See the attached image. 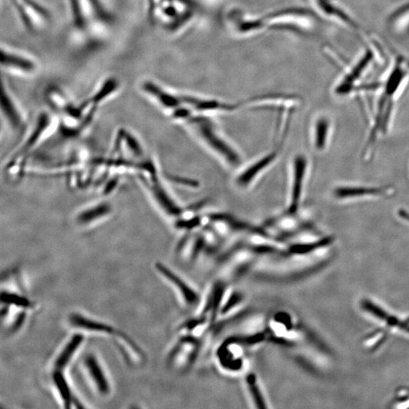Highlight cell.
<instances>
[{"label": "cell", "mask_w": 409, "mask_h": 409, "mask_svg": "<svg viewBox=\"0 0 409 409\" xmlns=\"http://www.w3.org/2000/svg\"><path fill=\"white\" fill-rule=\"evenodd\" d=\"M206 336L197 338L179 335V340L169 354V365L182 372L191 370L204 351Z\"/></svg>", "instance_id": "5b68a950"}, {"label": "cell", "mask_w": 409, "mask_h": 409, "mask_svg": "<svg viewBox=\"0 0 409 409\" xmlns=\"http://www.w3.org/2000/svg\"><path fill=\"white\" fill-rule=\"evenodd\" d=\"M276 156L277 154L274 152V153L267 154V156L253 164L250 168L245 169L238 177V184L239 186H243V188L248 186L255 177L258 176L260 172L271 165Z\"/></svg>", "instance_id": "603a6c76"}, {"label": "cell", "mask_w": 409, "mask_h": 409, "mask_svg": "<svg viewBox=\"0 0 409 409\" xmlns=\"http://www.w3.org/2000/svg\"><path fill=\"white\" fill-rule=\"evenodd\" d=\"M112 211L109 203L102 202L90 206L82 210L76 216V222L81 226L95 225L97 222L107 218Z\"/></svg>", "instance_id": "e0dca14e"}, {"label": "cell", "mask_w": 409, "mask_h": 409, "mask_svg": "<svg viewBox=\"0 0 409 409\" xmlns=\"http://www.w3.org/2000/svg\"><path fill=\"white\" fill-rule=\"evenodd\" d=\"M92 21L104 26H110L115 21V16L102 0H85Z\"/></svg>", "instance_id": "44dd1931"}, {"label": "cell", "mask_w": 409, "mask_h": 409, "mask_svg": "<svg viewBox=\"0 0 409 409\" xmlns=\"http://www.w3.org/2000/svg\"><path fill=\"white\" fill-rule=\"evenodd\" d=\"M193 123L196 124L198 133L208 146L224 156L232 165L236 166L239 164L240 161L238 154L216 132L211 123L201 119L193 120Z\"/></svg>", "instance_id": "9c48e42d"}, {"label": "cell", "mask_w": 409, "mask_h": 409, "mask_svg": "<svg viewBox=\"0 0 409 409\" xmlns=\"http://www.w3.org/2000/svg\"><path fill=\"white\" fill-rule=\"evenodd\" d=\"M391 407L395 408H409V388L401 389L393 397Z\"/></svg>", "instance_id": "83f0119b"}, {"label": "cell", "mask_w": 409, "mask_h": 409, "mask_svg": "<svg viewBox=\"0 0 409 409\" xmlns=\"http://www.w3.org/2000/svg\"><path fill=\"white\" fill-rule=\"evenodd\" d=\"M1 65L8 72L31 75L38 72V63L29 55L2 46Z\"/></svg>", "instance_id": "30bf717a"}, {"label": "cell", "mask_w": 409, "mask_h": 409, "mask_svg": "<svg viewBox=\"0 0 409 409\" xmlns=\"http://www.w3.org/2000/svg\"><path fill=\"white\" fill-rule=\"evenodd\" d=\"M331 131V122L323 116L315 122L314 130V144L319 151L325 149Z\"/></svg>", "instance_id": "cb8c5ba5"}, {"label": "cell", "mask_w": 409, "mask_h": 409, "mask_svg": "<svg viewBox=\"0 0 409 409\" xmlns=\"http://www.w3.org/2000/svg\"><path fill=\"white\" fill-rule=\"evenodd\" d=\"M392 190L388 186L346 185L338 186L334 196L339 201L355 200L365 197L389 196Z\"/></svg>", "instance_id": "5bb4252c"}, {"label": "cell", "mask_w": 409, "mask_h": 409, "mask_svg": "<svg viewBox=\"0 0 409 409\" xmlns=\"http://www.w3.org/2000/svg\"><path fill=\"white\" fill-rule=\"evenodd\" d=\"M1 111L9 127L14 132H18L24 127L26 124L24 114L4 79L1 85Z\"/></svg>", "instance_id": "7c38bea8"}, {"label": "cell", "mask_w": 409, "mask_h": 409, "mask_svg": "<svg viewBox=\"0 0 409 409\" xmlns=\"http://www.w3.org/2000/svg\"><path fill=\"white\" fill-rule=\"evenodd\" d=\"M2 302L6 305L16 306L22 308H30L31 302L25 297L13 293V292H3L1 297Z\"/></svg>", "instance_id": "4316f807"}, {"label": "cell", "mask_w": 409, "mask_h": 409, "mask_svg": "<svg viewBox=\"0 0 409 409\" xmlns=\"http://www.w3.org/2000/svg\"><path fill=\"white\" fill-rule=\"evenodd\" d=\"M171 180L174 182L183 184L186 186H192V188H196V186H197V184L196 183V181H191V180H186V179H179L176 177L172 178Z\"/></svg>", "instance_id": "f1b7e54d"}, {"label": "cell", "mask_w": 409, "mask_h": 409, "mask_svg": "<svg viewBox=\"0 0 409 409\" xmlns=\"http://www.w3.org/2000/svg\"><path fill=\"white\" fill-rule=\"evenodd\" d=\"M308 162L305 156H299L294 164V181L292 188L291 201L289 213H296L301 202L304 181H305Z\"/></svg>", "instance_id": "9a60e30c"}, {"label": "cell", "mask_w": 409, "mask_h": 409, "mask_svg": "<svg viewBox=\"0 0 409 409\" xmlns=\"http://www.w3.org/2000/svg\"><path fill=\"white\" fill-rule=\"evenodd\" d=\"M53 382L66 407H70L73 402V394L61 371H55L53 375Z\"/></svg>", "instance_id": "484cf974"}, {"label": "cell", "mask_w": 409, "mask_h": 409, "mask_svg": "<svg viewBox=\"0 0 409 409\" xmlns=\"http://www.w3.org/2000/svg\"><path fill=\"white\" fill-rule=\"evenodd\" d=\"M379 46H366V52L352 65L346 67L342 77L339 79L334 91L338 96H347L360 87V82L367 75L372 65L381 54Z\"/></svg>", "instance_id": "3957f363"}, {"label": "cell", "mask_w": 409, "mask_h": 409, "mask_svg": "<svg viewBox=\"0 0 409 409\" xmlns=\"http://www.w3.org/2000/svg\"><path fill=\"white\" fill-rule=\"evenodd\" d=\"M309 1H312V0H309Z\"/></svg>", "instance_id": "f546056e"}, {"label": "cell", "mask_w": 409, "mask_h": 409, "mask_svg": "<svg viewBox=\"0 0 409 409\" xmlns=\"http://www.w3.org/2000/svg\"><path fill=\"white\" fill-rule=\"evenodd\" d=\"M85 361L89 376L95 383L98 393L102 395H109L110 384L97 358L93 355H89Z\"/></svg>", "instance_id": "d6986e66"}, {"label": "cell", "mask_w": 409, "mask_h": 409, "mask_svg": "<svg viewBox=\"0 0 409 409\" xmlns=\"http://www.w3.org/2000/svg\"><path fill=\"white\" fill-rule=\"evenodd\" d=\"M156 271L171 285L181 299L183 305L188 309H196L202 295L186 280L169 267L162 263L156 264Z\"/></svg>", "instance_id": "52a82bcc"}, {"label": "cell", "mask_w": 409, "mask_h": 409, "mask_svg": "<svg viewBox=\"0 0 409 409\" xmlns=\"http://www.w3.org/2000/svg\"><path fill=\"white\" fill-rule=\"evenodd\" d=\"M85 341L83 334H76L72 336L63 347L61 353L55 359V371H63L76 354L78 349Z\"/></svg>", "instance_id": "7402d4cb"}, {"label": "cell", "mask_w": 409, "mask_h": 409, "mask_svg": "<svg viewBox=\"0 0 409 409\" xmlns=\"http://www.w3.org/2000/svg\"><path fill=\"white\" fill-rule=\"evenodd\" d=\"M245 300L242 291L228 287L221 303L218 322H230L239 318L244 311Z\"/></svg>", "instance_id": "4fadbf2b"}, {"label": "cell", "mask_w": 409, "mask_h": 409, "mask_svg": "<svg viewBox=\"0 0 409 409\" xmlns=\"http://www.w3.org/2000/svg\"><path fill=\"white\" fill-rule=\"evenodd\" d=\"M245 389H247L250 403L255 408H267V400L263 392L261 383L253 372L245 373Z\"/></svg>", "instance_id": "ffe728a7"}, {"label": "cell", "mask_w": 409, "mask_h": 409, "mask_svg": "<svg viewBox=\"0 0 409 409\" xmlns=\"http://www.w3.org/2000/svg\"><path fill=\"white\" fill-rule=\"evenodd\" d=\"M360 308L371 322L379 327L378 331L390 334L409 336V317L395 312L384 304L371 298H364Z\"/></svg>", "instance_id": "7a4b0ae2"}, {"label": "cell", "mask_w": 409, "mask_h": 409, "mask_svg": "<svg viewBox=\"0 0 409 409\" xmlns=\"http://www.w3.org/2000/svg\"><path fill=\"white\" fill-rule=\"evenodd\" d=\"M53 124L51 116L46 112L41 113L34 127L28 137L24 139V142L18 147V150L11 156L7 163L6 171L10 175H20L26 166L28 159L33 147L41 144V140L48 132Z\"/></svg>", "instance_id": "277c9868"}, {"label": "cell", "mask_w": 409, "mask_h": 409, "mask_svg": "<svg viewBox=\"0 0 409 409\" xmlns=\"http://www.w3.org/2000/svg\"><path fill=\"white\" fill-rule=\"evenodd\" d=\"M249 352L240 334L230 336L218 345L215 351L216 363L225 375L240 376L248 370Z\"/></svg>", "instance_id": "6da1fadb"}, {"label": "cell", "mask_w": 409, "mask_h": 409, "mask_svg": "<svg viewBox=\"0 0 409 409\" xmlns=\"http://www.w3.org/2000/svg\"><path fill=\"white\" fill-rule=\"evenodd\" d=\"M71 322L73 325L78 327V329L89 331L110 333L112 331L110 326L81 317L80 314H73L71 317Z\"/></svg>", "instance_id": "d4e9b609"}, {"label": "cell", "mask_w": 409, "mask_h": 409, "mask_svg": "<svg viewBox=\"0 0 409 409\" xmlns=\"http://www.w3.org/2000/svg\"><path fill=\"white\" fill-rule=\"evenodd\" d=\"M140 89L147 97L158 103L160 107L171 112L182 105L180 95L172 92L153 80H144L140 85Z\"/></svg>", "instance_id": "8fae6325"}, {"label": "cell", "mask_w": 409, "mask_h": 409, "mask_svg": "<svg viewBox=\"0 0 409 409\" xmlns=\"http://www.w3.org/2000/svg\"><path fill=\"white\" fill-rule=\"evenodd\" d=\"M121 83L118 78L111 76L104 79L92 95L85 102L91 107L97 108L119 92Z\"/></svg>", "instance_id": "2e32d148"}, {"label": "cell", "mask_w": 409, "mask_h": 409, "mask_svg": "<svg viewBox=\"0 0 409 409\" xmlns=\"http://www.w3.org/2000/svg\"><path fill=\"white\" fill-rule=\"evenodd\" d=\"M66 1L75 29L81 33L87 32L90 29L92 20L85 0H66Z\"/></svg>", "instance_id": "ac0fdd59"}, {"label": "cell", "mask_w": 409, "mask_h": 409, "mask_svg": "<svg viewBox=\"0 0 409 409\" xmlns=\"http://www.w3.org/2000/svg\"><path fill=\"white\" fill-rule=\"evenodd\" d=\"M228 282L219 277L209 285L196 309L195 315L215 326L219 320L222 301L228 287Z\"/></svg>", "instance_id": "8992f818"}, {"label": "cell", "mask_w": 409, "mask_h": 409, "mask_svg": "<svg viewBox=\"0 0 409 409\" xmlns=\"http://www.w3.org/2000/svg\"><path fill=\"white\" fill-rule=\"evenodd\" d=\"M23 25L33 31L42 22L51 18V14L36 0H10Z\"/></svg>", "instance_id": "ba28073f"}]
</instances>
